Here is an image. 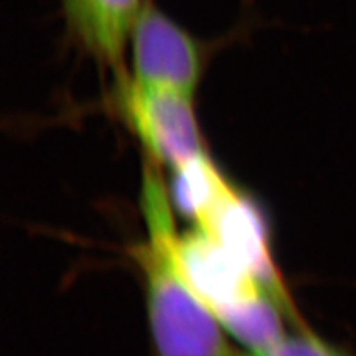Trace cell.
I'll return each mask as SVG.
<instances>
[{
    "label": "cell",
    "instance_id": "1",
    "mask_svg": "<svg viewBox=\"0 0 356 356\" xmlns=\"http://www.w3.org/2000/svg\"><path fill=\"white\" fill-rule=\"evenodd\" d=\"M141 211L146 236L134 251L156 356H241L188 280L181 236L161 166L146 158Z\"/></svg>",
    "mask_w": 356,
    "mask_h": 356
},
{
    "label": "cell",
    "instance_id": "2",
    "mask_svg": "<svg viewBox=\"0 0 356 356\" xmlns=\"http://www.w3.org/2000/svg\"><path fill=\"white\" fill-rule=\"evenodd\" d=\"M107 102L159 166L175 172L207 154L195 98L144 85L124 67L111 74Z\"/></svg>",
    "mask_w": 356,
    "mask_h": 356
},
{
    "label": "cell",
    "instance_id": "3",
    "mask_svg": "<svg viewBox=\"0 0 356 356\" xmlns=\"http://www.w3.org/2000/svg\"><path fill=\"white\" fill-rule=\"evenodd\" d=\"M214 49V42L197 38L147 0L129 38L128 73L144 85L195 98Z\"/></svg>",
    "mask_w": 356,
    "mask_h": 356
},
{
    "label": "cell",
    "instance_id": "4",
    "mask_svg": "<svg viewBox=\"0 0 356 356\" xmlns=\"http://www.w3.org/2000/svg\"><path fill=\"white\" fill-rule=\"evenodd\" d=\"M147 0H61L73 47L110 74L125 67L134 24Z\"/></svg>",
    "mask_w": 356,
    "mask_h": 356
},
{
    "label": "cell",
    "instance_id": "5",
    "mask_svg": "<svg viewBox=\"0 0 356 356\" xmlns=\"http://www.w3.org/2000/svg\"><path fill=\"white\" fill-rule=\"evenodd\" d=\"M241 356H349L340 348L328 343L309 328L298 325L296 331L286 332L273 346L255 350L242 352Z\"/></svg>",
    "mask_w": 356,
    "mask_h": 356
}]
</instances>
